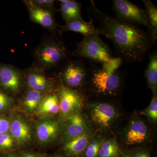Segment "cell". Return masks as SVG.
Returning a JSON list of instances; mask_svg holds the SVG:
<instances>
[{
    "instance_id": "6da1fadb",
    "label": "cell",
    "mask_w": 157,
    "mask_h": 157,
    "mask_svg": "<svg viewBox=\"0 0 157 157\" xmlns=\"http://www.w3.org/2000/svg\"><path fill=\"white\" fill-rule=\"evenodd\" d=\"M87 10L97 19L101 35L112 41L117 57L127 63L143 61L155 44L147 32L137 25L105 14L92 0Z\"/></svg>"
},
{
    "instance_id": "7a4b0ae2",
    "label": "cell",
    "mask_w": 157,
    "mask_h": 157,
    "mask_svg": "<svg viewBox=\"0 0 157 157\" xmlns=\"http://www.w3.org/2000/svg\"><path fill=\"white\" fill-rule=\"evenodd\" d=\"M122 62L117 57L103 64L89 60L86 79L90 91L97 95H117L122 83L121 73L119 70Z\"/></svg>"
},
{
    "instance_id": "3957f363",
    "label": "cell",
    "mask_w": 157,
    "mask_h": 157,
    "mask_svg": "<svg viewBox=\"0 0 157 157\" xmlns=\"http://www.w3.org/2000/svg\"><path fill=\"white\" fill-rule=\"evenodd\" d=\"M73 55L101 64L108 63L113 58L111 49L97 35L84 36L83 40L77 43Z\"/></svg>"
},
{
    "instance_id": "277c9868",
    "label": "cell",
    "mask_w": 157,
    "mask_h": 157,
    "mask_svg": "<svg viewBox=\"0 0 157 157\" xmlns=\"http://www.w3.org/2000/svg\"><path fill=\"white\" fill-rule=\"evenodd\" d=\"M69 53L64 43L58 39H51L41 44L35 51L39 67H58L67 60Z\"/></svg>"
},
{
    "instance_id": "5b68a950",
    "label": "cell",
    "mask_w": 157,
    "mask_h": 157,
    "mask_svg": "<svg viewBox=\"0 0 157 157\" xmlns=\"http://www.w3.org/2000/svg\"><path fill=\"white\" fill-rule=\"evenodd\" d=\"M67 87L74 89L80 87L86 81L88 66L82 60H67L60 73Z\"/></svg>"
},
{
    "instance_id": "8992f818",
    "label": "cell",
    "mask_w": 157,
    "mask_h": 157,
    "mask_svg": "<svg viewBox=\"0 0 157 157\" xmlns=\"http://www.w3.org/2000/svg\"><path fill=\"white\" fill-rule=\"evenodd\" d=\"M112 2L116 18L137 25L147 27L144 9L127 0H113Z\"/></svg>"
},
{
    "instance_id": "52a82bcc",
    "label": "cell",
    "mask_w": 157,
    "mask_h": 157,
    "mask_svg": "<svg viewBox=\"0 0 157 157\" xmlns=\"http://www.w3.org/2000/svg\"><path fill=\"white\" fill-rule=\"evenodd\" d=\"M59 111L63 117L67 119L83 106L84 97L78 91L63 86L59 94Z\"/></svg>"
},
{
    "instance_id": "ba28073f",
    "label": "cell",
    "mask_w": 157,
    "mask_h": 157,
    "mask_svg": "<svg viewBox=\"0 0 157 157\" xmlns=\"http://www.w3.org/2000/svg\"><path fill=\"white\" fill-rule=\"evenodd\" d=\"M90 118L93 123L101 129L109 128L118 117L115 108L107 102H95L92 104Z\"/></svg>"
},
{
    "instance_id": "9c48e42d",
    "label": "cell",
    "mask_w": 157,
    "mask_h": 157,
    "mask_svg": "<svg viewBox=\"0 0 157 157\" xmlns=\"http://www.w3.org/2000/svg\"><path fill=\"white\" fill-rule=\"evenodd\" d=\"M35 128L39 143L47 144L56 140L61 128L60 124L55 119L46 117L37 121Z\"/></svg>"
},
{
    "instance_id": "30bf717a",
    "label": "cell",
    "mask_w": 157,
    "mask_h": 157,
    "mask_svg": "<svg viewBox=\"0 0 157 157\" xmlns=\"http://www.w3.org/2000/svg\"><path fill=\"white\" fill-rule=\"evenodd\" d=\"M62 137V143L79 137L89 132V127L85 120L79 112L67 119Z\"/></svg>"
},
{
    "instance_id": "8fae6325",
    "label": "cell",
    "mask_w": 157,
    "mask_h": 157,
    "mask_svg": "<svg viewBox=\"0 0 157 157\" xmlns=\"http://www.w3.org/2000/svg\"><path fill=\"white\" fill-rule=\"evenodd\" d=\"M149 135L146 124L139 120L133 121L126 129L124 142L128 145L142 144L147 140Z\"/></svg>"
},
{
    "instance_id": "7c38bea8",
    "label": "cell",
    "mask_w": 157,
    "mask_h": 157,
    "mask_svg": "<svg viewBox=\"0 0 157 157\" xmlns=\"http://www.w3.org/2000/svg\"><path fill=\"white\" fill-rule=\"evenodd\" d=\"M0 83L9 92L18 93L22 85V76L19 70L10 66L0 67Z\"/></svg>"
},
{
    "instance_id": "4fadbf2b",
    "label": "cell",
    "mask_w": 157,
    "mask_h": 157,
    "mask_svg": "<svg viewBox=\"0 0 157 157\" xmlns=\"http://www.w3.org/2000/svg\"><path fill=\"white\" fill-rule=\"evenodd\" d=\"M31 19L33 21L51 30H55L57 25L53 12L33 6L30 1H25Z\"/></svg>"
},
{
    "instance_id": "5bb4252c",
    "label": "cell",
    "mask_w": 157,
    "mask_h": 157,
    "mask_svg": "<svg viewBox=\"0 0 157 157\" xmlns=\"http://www.w3.org/2000/svg\"><path fill=\"white\" fill-rule=\"evenodd\" d=\"M9 131L14 140L20 145L26 144L31 140L30 127L24 120L18 116L12 119L10 123Z\"/></svg>"
},
{
    "instance_id": "9a60e30c",
    "label": "cell",
    "mask_w": 157,
    "mask_h": 157,
    "mask_svg": "<svg viewBox=\"0 0 157 157\" xmlns=\"http://www.w3.org/2000/svg\"><path fill=\"white\" fill-rule=\"evenodd\" d=\"M42 68L33 67L28 72L27 82L31 90L44 92L53 86V83L45 76Z\"/></svg>"
},
{
    "instance_id": "2e32d148",
    "label": "cell",
    "mask_w": 157,
    "mask_h": 157,
    "mask_svg": "<svg viewBox=\"0 0 157 157\" xmlns=\"http://www.w3.org/2000/svg\"><path fill=\"white\" fill-rule=\"evenodd\" d=\"M90 21L88 22L79 21H71L66 22L64 26H60V34L65 32H76L82 34L84 36L91 35H100V32L98 27L94 25V21L90 15Z\"/></svg>"
},
{
    "instance_id": "e0dca14e",
    "label": "cell",
    "mask_w": 157,
    "mask_h": 157,
    "mask_svg": "<svg viewBox=\"0 0 157 157\" xmlns=\"http://www.w3.org/2000/svg\"><path fill=\"white\" fill-rule=\"evenodd\" d=\"M91 139L90 135L88 132L65 143L63 147L64 151L70 156L79 155L84 152Z\"/></svg>"
},
{
    "instance_id": "ac0fdd59",
    "label": "cell",
    "mask_w": 157,
    "mask_h": 157,
    "mask_svg": "<svg viewBox=\"0 0 157 157\" xmlns=\"http://www.w3.org/2000/svg\"><path fill=\"white\" fill-rule=\"evenodd\" d=\"M146 14L147 33L155 44L157 40V8L150 0H143Z\"/></svg>"
},
{
    "instance_id": "d6986e66",
    "label": "cell",
    "mask_w": 157,
    "mask_h": 157,
    "mask_svg": "<svg viewBox=\"0 0 157 157\" xmlns=\"http://www.w3.org/2000/svg\"><path fill=\"white\" fill-rule=\"evenodd\" d=\"M81 4L74 0H68L64 4H60L61 14L66 22L71 21H85L82 16Z\"/></svg>"
},
{
    "instance_id": "ffe728a7",
    "label": "cell",
    "mask_w": 157,
    "mask_h": 157,
    "mask_svg": "<svg viewBox=\"0 0 157 157\" xmlns=\"http://www.w3.org/2000/svg\"><path fill=\"white\" fill-rule=\"evenodd\" d=\"M147 86L153 95H157V53L154 52L149 56V62L145 71Z\"/></svg>"
},
{
    "instance_id": "44dd1931",
    "label": "cell",
    "mask_w": 157,
    "mask_h": 157,
    "mask_svg": "<svg viewBox=\"0 0 157 157\" xmlns=\"http://www.w3.org/2000/svg\"><path fill=\"white\" fill-rule=\"evenodd\" d=\"M59 111L58 96L48 95L42 100L38 107V113L42 114H55Z\"/></svg>"
},
{
    "instance_id": "7402d4cb",
    "label": "cell",
    "mask_w": 157,
    "mask_h": 157,
    "mask_svg": "<svg viewBox=\"0 0 157 157\" xmlns=\"http://www.w3.org/2000/svg\"><path fill=\"white\" fill-rule=\"evenodd\" d=\"M44 98V92L31 90L26 94L24 101V105L29 112H34L38 109Z\"/></svg>"
},
{
    "instance_id": "603a6c76",
    "label": "cell",
    "mask_w": 157,
    "mask_h": 157,
    "mask_svg": "<svg viewBox=\"0 0 157 157\" xmlns=\"http://www.w3.org/2000/svg\"><path fill=\"white\" fill-rule=\"evenodd\" d=\"M119 147L116 140L109 139L102 144L98 154V157H118Z\"/></svg>"
},
{
    "instance_id": "cb8c5ba5",
    "label": "cell",
    "mask_w": 157,
    "mask_h": 157,
    "mask_svg": "<svg viewBox=\"0 0 157 157\" xmlns=\"http://www.w3.org/2000/svg\"><path fill=\"white\" fill-rule=\"evenodd\" d=\"M105 140L101 137L92 139L84 151L85 157H98L99 151Z\"/></svg>"
},
{
    "instance_id": "d4e9b609",
    "label": "cell",
    "mask_w": 157,
    "mask_h": 157,
    "mask_svg": "<svg viewBox=\"0 0 157 157\" xmlns=\"http://www.w3.org/2000/svg\"><path fill=\"white\" fill-rule=\"evenodd\" d=\"M144 112L146 116L153 122H157V95H153L151 102Z\"/></svg>"
},
{
    "instance_id": "484cf974",
    "label": "cell",
    "mask_w": 157,
    "mask_h": 157,
    "mask_svg": "<svg viewBox=\"0 0 157 157\" xmlns=\"http://www.w3.org/2000/svg\"><path fill=\"white\" fill-rule=\"evenodd\" d=\"M14 140L8 132L0 134V151H6L11 149L14 146Z\"/></svg>"
},
{
    "instance_id": "4316f807",
    "label": "cell",
    "mask_w": 157,
    "mask_h": 157,
    "mask_svg": "<svg viewBox=\"0 0 157 157\" xmlns=\"http://www.w3.org/2000/svg\"><path fill=\"white\" fill-rule=\"evenodd\" d=\"M30 2L34 6L46 10H52L54 7L55 1L53 0H33Z\"/></svg>"
},
{
    "instance_id": "83f0119b",
    "label": "cell",
    "mask_w": 157,
    "mask_h": 157,
    "mask_svg": "<svg viewBox=\"0 0 157 157\" xmlns=\"http://www.w3.org/2000/svg\"><path fill=\"white\" fill-rule=\"evenodd\" d=\"M12 101L11 98L0 91V111L6 109L10 107Z\"/></svg>"
},
{
    "instance_id": "f1b7e54d",
    "label": "cell",
    "mask_w": 157,
    "mask_h": 157,
    "mask_svg": "<svg viewBox=\"0 0 157 157\" xmlns=\"http://www.w3.org/2000/svg\"><path fill=\"white\" fill-rule=\"evenodd\" d=\"M10 123L5 118L0 116V134L8 132L9 131Z\"/></svg>"
},
{
    "instance_id": "f546056e",
    "label": "cell",
    "mask_w": 157,
    "mask_h": 157,
    "mask_svg": "<svg viewBox=\"0 0 157 157\" xmlns=\"http://www.w3.org/2000/svg\"><path fill=\"white\" fill-rule=\"evenodd\" d=\"M131 157H150L148 153L145 151H140L137 152L133 156Z\"/></svg>"
},
{
    "instance_id": "4dcf8cb0",
    "label": "cell",
    "mask_w": 157,
    "mask_h": 157,
    "mask_svg": "<svg viewBox=\"0 0 157 157\" xmlns=\"http://www.w3.org/2000/svg\"><path fill=\"white\" fill-rule=\"evenodd\" d=\"M24 157H41L39 156L38 155L34 154H27L25 155L24 156Z\"/></svg>"
},
{
    "instance_id": "1f68e13d",
    "label": "cell",
    "mask_w": 157,
    "mask_h": 157,
    "mask_svg": "<svg viewBox=\"0 0 157 157\" xmlns=\"http://www.w3.org/2000/svg\"><path fill=\"white\" fill-rule=\"evenodd\" d=\"M4 157H19V156L18 155L15 154H11L7 155Z\"/></svg>"
},
{
    "instance_id": "d6a6232c",
    "label": "cell",
    "mask_w": 157,
    "mask_h": 157,
    "mask_svg": "<svg viewBox=\"0 0 157 157\" xmlns=\"http://www.w3.org/2000/svg\"><path fill=\"white\" fill-rule=\"evenodd\" d=\"M122 157H131V156H130L128 155L124 154L123 155Z\"/></svg>"
},
{
    "instance_id": "836d02e7",
    "label": "cell",
    "mask_w": 157,
    "mask_h": 157,
    "mask_svg": "<svg viewBox=\"0 0 157 157\" xmlns=\"http://www.w3.org/2000/svg\"><path fill=\"white\" fill-rule=\"evenodd\" d=\"M52 157H62L61 156H54Z\"/></svg>"
}]
</instances>
